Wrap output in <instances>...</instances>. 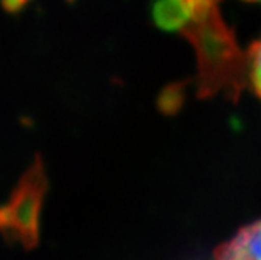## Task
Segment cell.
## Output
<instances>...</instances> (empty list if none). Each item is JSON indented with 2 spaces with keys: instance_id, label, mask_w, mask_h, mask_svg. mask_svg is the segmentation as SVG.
Wrapping results in <instances>:
<instances>
[{
  "instance_id": "cell-1",
  "label": "cell",
  "mask_w": 261,
  "mask_h": 260,
  "mask_svg": "<svg viewBox=\"0 0 261 260\" xmlns=\"http://www.w3.org/2000/svg\"><path fill=\"white\" fill-rule=\"evenodd\" d=\"M153 17L161 29L177 30L194 44L202 94L225 91L236 98L246 88V54L224 23L216 0H160Z\"/></svg>"
},
{
  "instance_id": "cell-2",
  "label": "cell",
  "mask_w": 261,
  "mask_h": 260,
  "mask_svg": "<svg viewBox=\"0 0 261 260\" xmlns=\"http://www.w3.org/2000/svg\"><path fill=\"white\" fill-rule=\"evenodd\" d=\"M47 192V176L42 160L35 158L11 192L10 199L0 205V233L32 249L39 240V215Z\"/></svg>"
},
{
  "instance_id": "cell-3",
  "label": "cell",
  "mask_w": 261,
  "mask_h": 260,
  "mask_svg": "<svg viewBox=\"0 0 261 260\" xmlns=\"http://www.w3.org/2000/svg\"><path fill=\"white\" fill-rule=\"evenodd\" d=\"M215 260H261V220L222 243L215 252Z\"/></svg>"
},
{
  "instance_id": "cell-4",
  "label": "cell",
  "mask_w": 261,
  "mask_h": 260,
  "mask_svg": "<svg viewBox=\"0 0 261 260\" xmlns=\"http://www.w3.org/2000/svg\"><path fill=\"white\" fill-rule=\"evenodd\" d=\"M246 88L261 101V36L246 52Z\"/></svg>"
},
{
  "instance_id": "cell-5",
  "label": "cell",
  "mask_w": 261,
  "mask_h": 260,
  "mask_svg": "<svg viewBox=\"0 0 261 260\" xmlns=\"http://www.w3.org/2000/svg\"><path fill=\"white\" fill-rule=\"evenodd\" d=\"M27 0H4V7L7 8V11H16Z\"/></svg>"
},
{
  "instance_id": "cell-6",
  "label": "cell",
  "mask_w": 261,
  "mask_h": 260,
  "mask_svg": "<svg viewBox=\"0 0 261 260\" xmlns=\"http://www.w3.org/2000/svg\"><path fill=\"white\" fill-rule=\"evenodd\" d=\"M249 2H261V0H249Z\"/></svg>"
}]
</instances>
